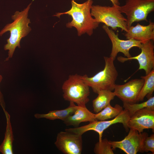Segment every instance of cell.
<instances>
[{"mask_svg":"<svg viewBox=\"0 0 154 154\" xmlns=\"http://www.w3.org/2000/svg\"><path fill=\"white\" fill-rule=\"evenodd\" d=\"M33 1L22 11H16L12 15L13 21L7 24L0 32V36H2L7 31H9L10 36L7 40V43L4 46V49L8 50V57L5 61L12 58L17 47L21 48L20 42L21 39L27 36L31 31V29L29 25L31 23L28 17L30 6Z\"/></svg>","mask_w":154,"mask_h":154,"instance_id":"1","label":"cell"},{"mask_svg":"<svg viewBox=\"0 0 154 154\" xmlns=\"http://www.w3.org/2000/svg\"><path fill=\"white\" fill-rule=\"evenodd\" d=\"M93 2V0H87L80 4L72 0L71 1L72 7L70 10L64 13H56L54 16L58 17L64 14L71 16L72 20L67 24L66 27H75L79 36L85 33L91 36L94 30L98 27L100 24L96 21L91 14Z\"/></svg>","mask_w":154,"mask_h":154,"instance_id":"2","label":"cell"},{"mask_svg":"<svg viewBox=\"0 0 154 154\" xmlns=\"http://www.w3.org/2000/svg\"><path fill=\"white\" fill-rule=\"evenodd\" d=\"M104 58L105 64L103 70L92 77L86 74L81 76V78L96 94L102 90H114L118 76L114 59L111 56H104Z\"/></svg>","mask_w":154,"mask_h":154,"instance_id":"3","label":"cell"},{"mask_svg":"<svg viewBox=\"0 0 154 154\" xmlns=\"http://www.w3.org/2000/svg\"><path fill=\"white\" fill-rule=\"evenodd\" d=\"M65 100L80 106H85L89 101L90 87L77 74L70 75L62 86Z\"/></svg>","mask_w":154,"mask_h":154,"instance_id":"4","label":"cell"},{"mask_svg":"<svg viewBox=\"0 0 154 154\" xmlns=\"http://www.w3.org/2000/svg\"><path fill=\"white\" fill-rule=\"evenodd\" d=\"M117 5L112 6L92 5L91 14L95 20L110 27L114 31L120 28L121 31L128 30L127 19L118 9Z\"/></svg>","mask_w":154,"mask_h":154,"instance_id":"5","label":"cell"},{"mask_svg":"<svg viewBox=\"0 0 154 154\" xmlns=\"http://www.w3.org/2000/svg\"><path fill=\"white\" fill-rule=\"evenodd\" d=\"M117 7L127 16L128 29L134 22L148 21V14L154 10V0H126L124 5Z\"/></svg>","mask_w":154,"mask_h":154,"instance_id":"6","label":"cell"},{"mask_svg":"<svg viewBox=\"0 0 154 154\" xmlns=\"http://www.w3.org/2000/svg\"><path fill=\"white\" fill-rule=\"evenodd\" d=\"M130 117L128 111L124 109L119 115L111 120L107 121L96 120L90 122V123L87 125L80 127L66 129L65 131L81 135L87 131H94L98 133L99 141H100L102 139L104 131L113 124L117 123H121L126 130H128L129 128L127 126V123Z\"/></svg>","mask_w":154,"mask_h":154,"instance_id":"7","label":"cell"},{"mask_svg":"<svg viewBox=\"0 0 154 154\" xmlns=\"http://www.w3.org/2000/svg\"><path fill=\"white\" fill-rule=\"evenodd\" d=\"M148 134L143 132L140 133L137 131L130 129L127 135L121 141H109L112 149L119 148L127 154H136L141 152L145 139Z\"/></svg>","mask_w":154,"mask_h":154,"instance_id":"8","label":"cell"},{"mask_svg":"<svg viewBox=\"0 0 154 154\" xmlns=\"http://www.w3.org/2000/svg\"><path fill=\"white\" fill-rule=\"evenodd\" d=\"M54 144L64 154H80L82 149V135L68 131H61L58 134Z\"/></svg>","mask_w":154,"mask_h":154,"instance_id":"9","label":"cell"},{"mask_svg":"<svg viewBox=\"0 0 154 154\" xmlns=\"http://www.w3.org/2000/svg\"><path fill=\"white\" fill-rule=\"evenodd\" d=\"M102 28L108 35L112 44V48L110 56L115 60L119 52H121L127 58L131 56L129 53L131 48L137 47L140 48L141 42V41L133 39L123 40L120 39L117 33L116 34L114 31L105 25Z\"/></svg>","mask_w":154,"mask_h":154,"instance_id":"10","label":"cell"},{"mask_svg":"<svg viewBox=\"0 0 154 154\" xmlns=\"http://www.w3.org/2000/svg\"><path fill=\"white\" fill-rule=\"evenodd\" d=\"M153 41L141 43L140 48L141 52L138 55L129 58L119 56L117 58V60L123 63L129 60H137L139 65L138 70H143L146 75L147 74L154 69V45Z\"/></svg>","mask_w":154,"mask_h":154,"instance_id":"11","label":"cell"},{"mask_svg":"<svg viewBox=\"0 0 154 154\" xmlns=\"http://www.w3.org/2000/svg\"><path fill=\"white\" fill-rule=\"evenodd\" d=\"M144 82V80L141 78L132 79L123 84H116L114 92L123 102L137 103L138 96Z\"/></svg>","mask_w":154,"mask_h":154,"instance_id":"12","label":"cell"},{"mask_svg":"<svg viewBox=\"0 0 154 154\" xmlns=\"http://www.w3.org/2000/svg\"><path fill=\"white\" fill-rule=\"evenodd\" d=\"M128 128L137 131L141 133L145 129L154 130V110L144 108L140 110L130 116L127 122Z\"/></svg>","mask_w":154,"mask_h":154,"instance_id":"13","label":"cell"},{"mask_svg":"<svg viewBox=\"0 0 154 154\" xmlns=\"http://www.w3.org/2000/svg\"><path fill=\"white\" fill-rule=\"evenodd\" d=\"M147 25L139 23L135 26H131L124 34L127 39H133L145 43L150 40H154V23L151 20Z\"/></svg>","mask_w":154,"mask_h":154,"instance_id":"14","label":"cell"},{"mask_svg":"<svg viewBox=\"0 0 154 154\" xmlns=\"http://www.w3.org/2000/svg\"><path fill=\"white\" fill-rule=\"evenodd\" d=\"M77 106L74 113L63 121L66 125L77 127L82 122H90L97 120L95 114L90 111L86 106Z\"/></svg>","mask_w":154,"mask_h":154,"instance_id":"15","label":"cell"},{"mask_svg":"<svg viewBox=\"0 0 154 154\" xmlns=\"http://www.w3.org/2000/svg\"><path fill=\"white\" fill-rule=\"evenodd\" d=\"M77 106L74 103L70 102L69 106L65 109L49 111L46 114H36L34 116L37 119L44 118L51 120L60 119L63 121L74 113Z\"/></svg>","mask_w":154,"mask_h":154,"instance_id":"16","label":"cell"},{"mask_svg":"<svg viewBox=\"0 0 154 154\" xmlns=\"http://www.w3.org/2000/svg\"><path fill=\"white\" fill-rule=\"evenodd\" d=\"M3 111L6 118L7 124L4 139L0 145V152L3 154H13V143L14 138L10 116L6 110Z\"/></svg>","mask_w":154,"mask_h":154,"instance_id":"17","label":"cell"},{"mask_svg":"<svg viewBox=\"0 0 154 154\" xmlns=\"http://www.w3.org/2000/svg\"><path fill=\"white\" fill-rule=\"evenodd\" d=\"M98 96L92 101L94 112L97 113L110 104L116 96L114 92L107 90H102L97 93Z\"/></svg>","mask_w":154,"mask_h":154,"instance_id":"18","label":"cell"},{"mask_svg":"<svg viewBox=\"0 0 154 154\" xmlns=\"http://www.w3.org/2000/svg\"><path fill=\"white\" fill-rule=\"evenodd\" d=\"M141 78L143 79L144 82L138 96L137 103L143 101L145 97L148 99L152 96L154 91V69Z\"/></svg>","mask_w":154,"mask_h":154,"instance_id":"19","label":"cell"},{"mask_svg":"<svg viewBox=\"0 0 154 154\" xmlns=\"http://www.w3.org/2000/svg\"><path fill=\"white\" fill-rule=\"evenodd\" d=\"M123 110V107L118 104L113 107L110 104L101 111L95 114V117L98 120L113 118L119 115Z\"/></svg>","mask_w":154,"mask_h":154,"instance_id":"20","label":"cell"},{"mask_svg":"<svg viewBox=\"0 0 154 154\" xmlns=\"http://www.w3.org/2000/svg\"><path fill=\"white\" fill-rule=\"evenodd\" d=\"M123 107L128 111L130 116L136 112L144 108L154 110V97L151 96L146 101L140 103L123 102Z\"/></svg>","mask_w":154,"mask_h":154,"instance_id":"21","label":"cell"},{"mask_svg":"<svg viewBox=\"0 0 154 154\" xmlns=\"http://www.w3.org/2000/svg\"><path fill=\"white\" fill-rule=\"evenodd\" d=\"M94 151L96 154H114L111 145L106 138L102 139L95 145Z\"/></svg>","mask_w":154,"mask_h":154,"instance_id":"22","label":"cell"},{"mask_svg":"<svg viewBox=\"0 0 154 154\" xmlns=\"http://www.w3.org/2000/svg\"><path fill=\"white\" fill-rule=\"evenodd\" d=\"M151 152L154 153V134L147 137L144 140L140 152Z\"/></svg>","mask_w":154,"mask_h":154,"instance_id":"23","label":"cell"},{"mask_svg":"<svg viewBox=\"0 0 154 154\" xmlns=\"http://www.w3.org/2000/svg\"><path fill=\"white\" fill-rule=\"evenodd\" d=\"M3 79L2 76L0 75V83ZM0 105L2 108L3 110H5V105L4 101L3 95L1 92L0 90Z\"/></svg>","mask_w":154,"mask_h":154,"instance_id":"24","label":"cell"},{"mask_svg":"<svg viewBox=\"0 0 154 154\" xmlns=\"http://www.w3.org/2000/svg\"><path fill=\"white\" fill-rule=\"evenodd\" d=\"M112 2L113 5L120 6V3L119 0H110Z\"/></svg>","mask_w":154,"mask_h":154,"instance_id":"25","label":"cell"}]
</instances>
